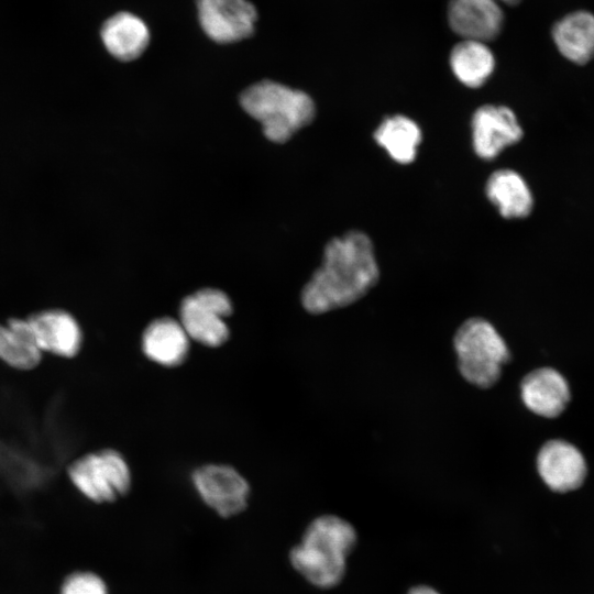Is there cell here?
Masks as SVG:
<instances>
[{"mask_svg":"<svg viewBox=\"0 0 594 594\" xmlns=\"http://www.w3.org/2000/svg\"><path fill=\"white\" fill-rule=\"evenodd\" d=\"M378 277L371 240L351 231L327 244L321 265L302 288L301 304L315 315L346 307L361 299Z\"/></svg>","mask_w":594,"mask_h":594,"instance_id":"cell-1","label":"cell"},{"mask_svg":"<svg viewBox=\"0 0 594 594\" xmlns=\"http://www.w3.org/2000/svg\"><path fill=\"white\" fill-rule=\"evenodd\" d=\"M355 541L356 532L350 522L323 515L309 524L301 542L290 550L289 560L311 584L329 588L342 580Z\"/></svg>","mask_w":594,"mask_h":594,"instance_id":"cell-2","label":"cell"},{"mask_svg":"<svg viewBox=\"0 0 594 594\" xmlns=\"http://www.w3.org/2000/svg\"><path fill=\"white\" fill-rule=\"evenodd\" d=\"M240 105L261 122L264 135L275 143L288 141L315 117V103L306 92L273 80L248 87L240 96Z\"/></svg>","mask_w":594,"mask_h":594,"instance_id":"cell-3","label":"cell"},{"mask_svg":"<svg viewBox=\"0 0 594 594\" xmlns=\"http://www.w3.org/2000/svg\"><path fill=\"white\" fill-rule=\"evenodd\" d=\"M453 346L461 375L480 388L493 386L510 359L503 337L483 318L464 321L453 337Z\"/></svg>","mask_w":594,"mask_h":594,"instance_id":"cell-4","label":"cell"},{"mask_svg":"<svg viewBox=\"0 0 594 594\" xmlns=\"http://www.w3.org/2000/svg\"><path fill=\"white\" fill-rule=\"evenodd\" d=\"M70 484L94 503H112L131 487V471L124 457L116 449L103 448L84 452L66 465Z\"/></svg>","mask_w":594,"mask_h":594,"instance_id":"cell-5","label":"cell"},{"mask_svg":"<svg viewBox=\"0 0 594 594\" xmlns=\"http://www.w3.org/2000/svg\"><path fill=\"white\" fill-rule=\"evenodd\" d=\"M6 324L43 354L73 359L82 348L81 324L63 308L37 310L25 318H11Z\"/></svg>","mask_w":594,"mask_h":594,"instance_id":"cell-6","label":"cell"},{"mask_svg":"<svg viewBox=\"0 0 594 594\" xmlns=\"http://www.w3.org/2000/svg\"><path fill=\"white\" fill-rule=\"evenodd\" d=\"M231 312L232 302L226 293L217 288H202L183 299L179 321L189 339L216 348L229 338L226 318Z\"/></svg>","mask_w":594,"mask_h":594,"instance_id":"cell-7","label":"cell"},{"mask_svg":"<svg viewBox=\"0 0 594 594\" xmlns=\"http://www.w3.org/2000/svg\"><path fill=\"white\" fill-rule=\"evenodd\" d=\"M193 483L204 502L221 517H231L245 509L250 486L232 466L206 464L193 473Z\"/></svg>","mask_w":594,"mask_h":594,"instance_id":"cell-8","label":"cell"},{"mask_svg":"<svg viewBox=\"0 0 594 594\" xmlns=\"http://www.w3.org/2000/svg\"><path fill=\"white\" fill-rule=\"evenodd\" d=\"M196 3L202 31L217 43L239 42L255 31L257 12L248 0H197Z\"/></svg>","mask_w":594,"mask_h":594,"instance_id":"cell-9","label":"cell"},{"mask_svg":"<svg viewBox=\"0 0 594 594\" xmlns=\"http://www.w3.org/2000/svg\"><path fill=\"white\" fill-rule=\"evenodd\" d=\"M521 138V127L509 108L486 105L474 112L472 139L480 157L492 160Z\"/></svg>","mask_w":594,"mask_h":594,"instance_id":"cell-10","label":"cell"},{"mask_svg":"<svg viewBox=\"0 0 594 594\" xmlns=\"http://www.w3.org/2000/svg\"><path fill=\"white\" fill-rule=\"evenodd\" d=\"M537 469L547 486L559 493L579 488L587 471L581 451L563 440H550L541 447Z\"/></svg>","mask_w":594,"mask_h":594,"instance_id":"cell-11","label":"cell"},{"mask_svg":"<svg viewBox=\"0 0 594 594\" xmlns=\"http://www.w3.org/2000/svg\"><path fill=\"white\" fill-rule=\"evenodd\" d=\"M448 19L462 40L485 43L501 33L504 13L494 0H450Z\"/></svg>","mask_w":594,"mask_h":594,"instance_id":"cell-12","label":"cell"},{"mask_svg":"<svg viewBox=\"0 0 594 594\" xmlns=\"http://www.w3.org/2000/svg\"><path fill=\"white\" fill-rule=\"evenodd\" d=\"M520 396L530 411L546 418L559 416L571 397L566 380L551 367L528 373L520 383Z\"/></svg>","mask_w":594,"mask_h":594,"instance_id":"cell-13","label":"cell"},{"mask_svg":"<svg viewBox=\"0 0 594 594\" xmlns=\"http://www.w3.org/2000/svg\"><path fill=\"white\" fill-rule=\"evenodd\" d=\"M100 36L106 50L122 62L140 57L151 40L146 23L140 16L127 11L108 18L101 26Z\"/></svg>","mask_w":594,"mask_h":594,"instance_id":"cell-14","label":"cell"},{"mask_svg":"<svg viewBox=\"0 0 594 594\" xmlns=\"http://www.w3.org/2000/svg\"><path fill=\"white\" fill-rule=\"evenodd\" d=\"M189 340L179 320L162 317L144 329L142 350L147 359L160 365L177 366L187 358Z\"/></svg>","mask_w":594,"mask_h":594,"instance_id":"cell-15","label":"cell"},{"mask_svg":"<svg viewBox=\"0 0 594 594\" xmlns=\"http://www.w3.org/2000/svg\"><path fill=\"white\" fill-rule=\"evenodd\" d=\"M551 35L560 54L583 65L594 58V14L587 10L572 11L559 19Z\"/></svg>","mask_w":594,"mask_h":594,"instance_id":"cell-16","label":"cell"},{"mask_svg":"<svg viewBox=\"0 0 594 594\" xmlns=\"http://www.w3.org/2000/svg\"><path fill=\"white\" fill-rule=\"evenodd\" d=\"M486 195L499 213L508 219L527 217L534 206L531 191L515 170L499 169L486 183Z\"/></svg>","mask_w":594,"mask_h":594,"instance_id":"cell-17","label":"cell"},{"mask_svg":"<svg viewBox=\"0 0 594 594\" xmlns=\"http://www.w3.org/2000/svg\"><path fill=\"white\" fill-rule=\"evenodd\" d=\"M450 66L455 77L465 86H482L492 75L495 58L490 47L480 41L462 40L450 53Z\"/></svg>","mask_w":594,"mask_h":594,"instance_id":"cell-18","label":"cell"},{"mask_svg":"<svg viewBox=\"0 0 594 594\" xmlns=\"http://www.w3.org/2000/svg\"><path fill=\"white\" fill-rule=\"evenodd\" d=\"M374 139L394 161L408 164L416 157L417 147L421 142V131L416 122L397 114L386 118L380 124Z\"/></svg>","mask_w":594,"mask_h":594,"instance_id":"cell-19","label":"cell"},{"mask_svg":"<svg viewBox=\"0 0 594 594\" xmlns=\"http://www.w3.org/2000/svg\"><path fill=\"white\" fill-rule=\"evenodd\" d=\"M43 353L0 321V362L15 371H31L42 361Z\"/></svg>","mask_w":594,"mask_h":594,"instance_id":"cell-20","label":"cell"},{"mask_svg":"<svg viewBox=\"0 0 594 594\" xmlns=\"http://www.w3.org/2000/svg\"><path fill=\"white\" fill-rule=\"evenodd\" d=\"M59 594H109L105 581L89 571L74 572L65 578Z\"/></svg>","mask_w":594,"mask_h":594,"instance_id":"cell-21","label":"cell"},{"mask_svg":"<svg viewBox=\"0 0 594 594\" xmlns=\"http://www.w3.org/2000/svg\"><path fill=\"white\" fill-rule=\"evenodd\" d=\"M408 594H440L436 590L427 585H418L413 587Z\"/></svg>","mask_w":594,"mask_h":594,"instance_id":"cell-22","label":"cell"},{"mask_svg":"<svg viewBox=\"0 0 594 594\" xmlns=\"http://www.w3.org/2000/svg\"><path fill=\"white\" fill-rule=\"evenodd\" d=\"M494 1H496L497 3L503 2V3H506V4H512L513 6V4H517L520 0H494Z\"/></svg>","mask_w":594,"mask_h":594,"instance_id":"cell-23","label":"cell"}]
</instances>
